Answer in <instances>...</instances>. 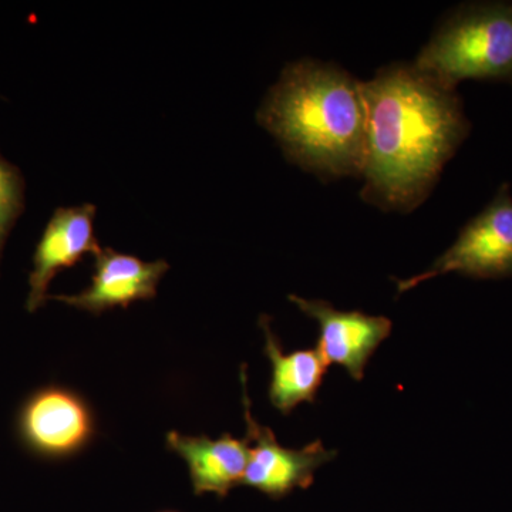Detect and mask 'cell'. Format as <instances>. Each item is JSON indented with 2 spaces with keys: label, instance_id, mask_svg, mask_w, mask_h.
Here are the masks:
<instances>
[{
  "label": "cell",
  "instance_id": "6da1fadb",
  "mask_svg": "<svg viewBox=\"0 0 512 512\" xmlns=\"http://www.w3.org/2000/svg\"><path fill=\"white\" fill-rule=\"evenodd\" d=\"M366 157L360 192L383 211L412 212L471 130L457 89L414 63L380 67L362 83Z\"/></svg>",
  "mask_w": 512,
  "mask_h": 512
},
{
  "label": "cell",
  "instance_id": "7a4b0ae2",
  "mask_svg": "<svg viewBox=\"0 0 512 512\" xmlns=\"http://www.w3.org/2000/svg\"><path fill=\"white\" fill-rule=\"evenodd\" d=\"M256 119L286 158L325 181L362 177L366 107L362 82L335 63L305 57L289 63Z\"/></svg>",
  "mask_w": 512,
  "mask_h": 512
},
{
  "label": "cell",
  "instance_id": "3957f363",
  "mask_svg": "<svg viewBox=\"0 0 512 512\" xmlns=\"http://www.w3.org/2000/svg\"><path fill=\"white\" fill-rule=\"evenodd\" d=\"M413 63L448 89L467 79L512 86V2L451 9Z\"/></svg>",
  "mask_w": 512,
  "mask_h": 512
},
{
  "label": "cell",
  "instance_id": "277c9868",
  "mask_svg": "<svg viewBox=\"0 0 512 512\" xmlns=\"http://www.w3.org/2000/svg\"><path fill=\"white\" fill-rule=\"evenodd\" d=\"M456 272L471 279L512 278V195L510 184L498 188L483 211L464 225L454 244L426 271L396 281L397 293L421 282Z\"/></svg>",
  "mask_w": 512,
  "mask_h": 512
},
{
  "label": "cell",
  "instance_id": "5b68a950",
  "mask_svg": "<svg viewBox=\"0 0 512 512\" xmlns=\"http://www.w3.org/2000/svg\"><path fill=\"white\" fill-rule=\"evenodd\" d=\"M16 429L30 453L63 460L89 447L96 436V419L80 394L46 386L30 394L20 407Z\"/></svg>",
  "mask_w": 512,
  "mask_h": 512
},
{
  "label": "cell",
  "instance_id": "8992f818",
  "mask_svg": "<svg viewBox=\"0 0 512 512\" xmlns=\"http://www.w3.org/2000/svg\"><path fill=\"white\" fill-rule=\"evenodd\" d=\"M242 400H244L249 461L244 483L272 498H281L295 488H308L315 471L338 457V451L328 450L322 440L312 441L303 448H286L276 440L269 427L261 426L251 412L247 390V366L241 367Z\"/></svg>",
  "mask_w": 512,
  "mask_h": 512
},
{
  "label": "cell",
  "instance_id": "52a82bcc",
  "mask_svg": "<svg viewBox=\"0 0 512 512\" xmlns=\"http://www.w3.org/2000/svg\"><path fill=\"white\" fill-rule=\"evenodd\" d=\"M289 301L318 322L316 349L326 365L345 367L353 380H363L367 363L392 333V320L360 311H338L332 303L322 299L289 295Z\"/></svg>",
  "mask_w": 512,
  "mask_h": 512
},
{
  "label": "cell",
  "instance_id": "ba28073f",
  "mask_svg": "<svg viewBox=\"0 0 512 512\" xmlns=\"http://www.w3.org/2000/svg\"><path fill=\"white\" fill-rule=\"evenodd\" d=\"M94 218L93 204L57 208L50 218L33 255L26 301L30 313L45 305L50 282L60 271L72 268L86 254H99L101 247L94 235Z\"/></svg>",
  "mask_w": 512,
  "mask_h": 512
},
{
  "label": "cell",
  "instance_id": "9c48e42d",
  "mask_svg": "<svg viewBox=\"0 0 512 512\" xmlns=\"http://www.w3.org/2000/svg\"><path fill=\"white\" fill-rule=\"evenodd\" d=\"M94 268L96 271L89 288L77 295L49 298L93 315H100L117 306L127 308L130 303L156 298L157 286L170 265L163 259L146 262L134 255L101 248L96 255Z\"/></svg>",
  "mask_w": 512,
  "mask_h": 512
},
{
  "label": "cell",
  "instance_id": "30bf717a",
  "mask_svg": "<svg viewBox=\"0 0 512 512\" xmlns=\"http://www.w3.org/2000/svg\"><path fill=\"white\" fill-rule=\"evenodd\" d=\"M167 448L178 454L190 470L195 494L214 493L225 497L231 488L244 483L249 461V441L231 434L220 439L208 436H184L177 431L167 433Z\"/></svg>",
  "mask_w": 512,
  "mask_h": 512
},
{
  "label": "cell",
  "instance_id": "8fae6325",
  "mask_svg": "<svg viewBox=\"0 0 512 512\" xmlns=\"http://www.w3.org/2000/svg\"><path fill=\"white\" fill-rule=\"evenodd\" d=\"M259 326L265 335L264 353L272 366L269 402L284 416H291L299 404L316 402L329 366L316 348L285 353L268 315H261Z\"/></svg>",
  "mask_w": 512,
  "mask_h": 512
},
{
  "label": "cell",
  "instance_id": "7c38bea8",
  "mask_svg": "<svg viewBox=\"0 0 512 512\" xmlns=\"http://www.w3.org/2000/svg\"><path fill=\"white\" fill-rule=\"evenodd\" d=\"M25 204V183L15 165L0 154V259L3 248Z\"/></svg>",
  "mask_w": 512,
  "mask_h": 512
}]
</instances>
